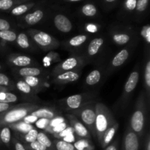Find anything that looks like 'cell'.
Here are the masks:
<instances>
[{
	"label": "cell",
	"mask_w": 150,
	"mask_h": 150,
	"mask_svg": "<svg viewBox=\"0 0 150 150\" xmlns=\"http://www.w3.org/2000/svg\"><path fill=\"white\" fill-rule=\"evenodd\" d=\"M40 108L39 105L33 103H23L14 105L4 112L0 113V127L16 125L27 117L32 112Z\"/></svg>",
	"instance_id": "cell-1"
},
{
	"label": "cell",
	"mask_w": 150,
	"mask_h": 150,
	"mask_svg": "<svg viewBox=\"0 0 150 150\" xmlns=\"http://www.w3.org/2000/svg\"><path fill=\"white\" fill-rule=\"evenodd\" d=\"M147 103L145 92H142L136 100L134 110L130 120L129 127L140 139L144 134L147 118Z\"/></svg>",
	"instance_id": "cell-2"
},
{
	"label": "cell",
	"mask_w": 150,
	"mask_h": 150,
	"mask_svg": "<svg viewBox=\"0 0 150 150\" xmlns=\"http://www.w3.org/2000/svg\"><path fill=\"white\" fill-rule=\"evenodd\" d=\"M95 138L100 144L105 132L117 122V120L111 110L102 103L95 104Z\"/></svg>",
	"instance_id": "cell-3"
},
{
	"label": "cell",
	"mask_w": 150,
	"mask_h": 150,
	"mask_svg": "<svg viewBox=\"0 0 150 150\" xmlns=\"http://www.w3.org/2000/svg\"><path fill=\"white\" fill-rule=\"evenodd\" d=\"M95 104L96 103L90 100L85 103L81 108L72 113L84 125L90 135L95 138Z\"/></svg>",
	"instance_id": "cell-4"
},
{
	"label": "cell",
	"mask_w": 150,
	"mask_h": 150,
	"mask_svg": "<svg viewBox=\"0 0 150 150\" xmlns=\"http://www.w3.org/2000/svg\"><path fill=\"white\" fill-rule=\"evenodd\" d=\"M109 35L113 42L119 46L133 45L136 38L134 30L127 26H115L111 29Z\"/></svg>",
	"instance_id": "cell-5"
},
{
	"label": "cell",
	"mask_w": 150,
	"mask_h": 150,
	"mask_svg": "<svg viewBox=\"0 0 150 150\" xmlns=\"http://www.w3.org/2000/svg\"><path fill=\"white\" fill-rule=\"evenodd\" d=\"M140 79V64L137 63L135 66L133 71L130 73L128 79L126 81L125 84L124 86L122 95L120 100V107L122 109H125L126 106H127V103L129 102L132 94L134 92L136 86L139 82Z\"/></svg>",
	"instance_id": "cell-6"
},
{
	"label": "cell",
	"mask_w": 150,
	"mask_h": 150,
	"mask_svg": "<svg viewBox=\"0 0 150 150\" xmlns=\"http://www.w3.org/2000/svg\"><path fill=\"white\" fill-rule=\"evenodd\" d=\"M27 35L30 37L32 41L43 51L55 49L59 46V42L52 35L45 32L37 29H29L27 31Z\"/></svg>",
	"instance_id": "cell-7"
},
{
	"label": "cell",
	"mask_w": 150,
	"mask_h": 150,
	"mask_svg": "<svg viewBox=\"0 0 150 150\" xmlns=\"http://www.w3.org/2000/svg\"><path fill=\"white\" fill-rule=\"evenodd\" d=\"M86 64V59L83 57L73 55L61 62L54 68L52 76L68 71H80Z\"/></svg>",
	"instance_id": "cell-8"
},
{
	"label": "cell",
	"mask_w": 150,
	"mask_h": 150,
	"mask_svg": "<svg viewBox=\"0 0 150 150\" xmlns=\"http://www.w3.org/2000/svg\"><path fill=\"white\" fill-rule=\"evenodd\" d=\"M90 100H92V95L87 93H83L67 97L64 99L59 100L58 103H59L60 105L64 110L73 113L79 110L85 103Z\"/></svg>",
	"instance_id": "cell-9"
},
{
	"label": "cell",
	"mask_w": 150,
	"mask_h": 150,
	"mask_svg": "<svg viewBox=\"0 0 150 150\" xmlns=\"http://www.w3.org/2000/svg\"><path fill=\"white\" fill-rule=\"evenodd\" d=\"M135 45H130L127 47H125L122 49L120 50L115 56L112 58L111 61L110 62L109 64H108V68L106 69V75L111 74L114 73L115 70L120 68L121 66H122L128 60L129 57H130V54H131L132 51H133V47Z\"/></svg>",
	"instance_id": "cell-10"
},
{
	"label": "cell",
	"mask_w": 150,
	"mask_h": 150,
	"mask_svg": "<svg viewBox=\"0 0 150 150\" xmlns=\"http://www.w3.org/2000/svg\"><path fill=\"white\" fill-rule=\"evenodd\" d=\"M66 118L71 127L73 132L78 136L83 139L89 140L91 138V135L84 125L73 114H66Z\"/></svg>",
	"instance_id": "cell-11"
},
{
	"label": "cell",
	"mask_w": 150,
	"mask_h": 150,
	"mask_svg": "<svg viewBox=\"0 0 150 150\" xmlns=\"http://www.w3.org/2000/svg\"><path fill=\"white\" fill-rule=\"evenodd\" d=\"M139 139L137 135L130 130V127H127L122 142V150H139Z\"/></svg>",
	"instance_id": "cell-12"
},
{
	"label": "cell",
	"mask_w": 150,
	"mask_h": 150,
	"mask_svg": "<svg viewBox=\"0 0 150 150\" xmlns=\"http://www.w3.org/2000/svg\"><path fill=\"white\" fill-rule=\"evenodd\" d=\"M30 114L35 117L38 120H53L60 117L59 111L52 107H44V108L40 107L31 113Z\"/></svg>",
	"instance_id": "cell-13"
},
{
	"label": "cell",
	"mask_w": 150,
	"mask_h": 150,
	"mask_svg": "<svg viewBox=\"0 0 150 150\" xmlns=\"http://www.w3.org/2000/svg\"><path fill=\"white\" fill-rule=\"evenodd\" d=\"M7 62L10 65L16 67H34L35 62L31 57L25 55L10 54L7 57Z\"/></svg>",
	"instance_id": "cell-14"
},
{
	"label": "cell",
	"mask_w": 150,
	"mask_h": 150,
	"mask_svg": "<svg viewBox=\"0 0 150 150\" xmlns=\"http://www.w3.org/2000/svg\"><path fill=\"white\" fill-rule=\"evenodd\" d=\"M54 25L56 29L62 33H69L73 28L71 21L62 13H57L54 16Z\"/></svg>",
	"instance_id": "cell-15"
},
{
	"label": "cell",
	"mask_w": 150,
	"mask_h": 150,
	"mask_svg": "<svg viewBox=\"0 0 150 150\" xmlns=\"http://www.w3.org/2000/svg\"><path fill=\"white\" fill-rule=\"evenodd\" d=\"M80 71H68L53 76V81L57 84H67L74 83L79 79Z\"/></svg>",
	"instance_id": "cell-16"
},
{
	"label": "cell",
	"mask_w": 150,
	"mask_h": 150,
	"mask_svg": "<svg viewBox=\"0 0 150 150\" xmlns=\"http://www.w3.org/2000/svg\"><path fill=\"white\" fill-rule=\"evenodd\" d=\"M105 44V38L103 37H97L89 42L86 49V56L89 59L94 58L98 55Z\"/></svg>",
	"instance_id": "cell-17"
},
{
	"label": "cell",
	"mask_w": 150,
	"mask_h": 150,
	"mask_svg": "<svg viewBox=\"0 0 150 150\" xmlns=\"http://www.w3.org/2000/svg\"><path fill=\"white\" fill-rule=\"evenodd\" d=\"M45 16L44 10L42 9H37L34 11L28 13L23 17V21L27 26H33L41 21Z\"/></svg>",
	"instance_id": "cell-18"
},
{
	"label": "cell",
	"mask_w": 150,
	"mask_h": 150,
	"mask_svg": "<svg viewBox=\"0 0 150 150\" xmlns=\"http://www.w3.org/2000/svg\"><path fill=\"white\" fill-rule=\"evenodd\" d=\"M16 73L19 77L24 78L29 77V76H42L45 72L42 68L36 67H21V68L16 69Z\"/></svg>",
	"instance_id": "cell-19"
},
{
	"label": "cell",
	"mask_w": 150,
	"mask_h": 150,
	"mask_svg": "<svg viewBox=\"0 0 150 150\" xmlns=\"http://www.w3.org/2000/svg\"><path fill=\"white\" fill-rule=\"evenodd\" d=\"M38 2L35 1H27V2L22 3L19 5L16 6L14 8L10 10V13L14 16H23V14L27 13L30 10H32L33 7H35L37 5Z\"/></svg>",
	"instance_id": "cell-20"
},
{
	"label": "cell",
	"mask_w": 150,
	"mask_h": 150,
	"mask_svg": "<svg viewBox=\"0 0 150 150\" xmlns=\"http://www.w3.org/2000/svg\"><path fill=\"white\" fill-rule=\"evenodd\" d=\"M146 61L144 63V83L146 96L149 101L150 98V57L148 53L146 56Z\"/></svg>",
	"instance_id": "cell-21"
},
{
	"label": "cell",
	"mask_w": 150,
	"mask_h": 150,
	"mask_svg": "<svg viewBox=\"0 0 150 150\" xmlns=\"http://www.w3.org/2000/svg\"><path fill=\"white\" fill-rule=\"evenodd\" d=\"M103 77V72L99 69L91 71L85 79V84L87 86H95L100 82Z\"/></svg>",
	"instance_id": "cell-22"
},
{
	"label": "cell",
	"mask_w": 150,
	"mask_h": 150,
	"mask_svg": "<svg viewBox=\"0 0 150 150\" xmlns=\"http://www.w3.org/2000/svg\"><path fill=\"white\" fill-rule=\"evenodd\" d=\"M30 87H32L35 92L40 90L41 89L45 86V81L39 76H29V77H24L22 79Z\"/></svg>",
	"instance_id": "cell-23"
},
{
	"label": "cell",
	"mask_w": 150,
	"mask_h": 150,
	"mask_svg": "<svg viewBox=\"0 0 150 150\" xmlns=\"http://www.w3.org/2000/svg\"><path fill=\"white\" fill-rule=\"evenodd\" d=\"M89 35L87 34H81V35H76V36L73 37L70 40L67 41V46L69 48H80L84 43L87 42L89 40Z\"/></svg>",
	"instance_id": "cell-24"
},
{
	"label": "cell",
	"mask_w": 150,
	"mask_h": 150,
	"mask_svg": "<svg viewBox=\"0 0 150 150\" xmlns=\"http://www.w3.org/2000/svg\"><path fill=\"white\" fill-rule=\"evenodd\" d=\"M119 128V123L116 122L115 124L113 126H111L106 132L104 134L103 137L102 142H101L100 145L102 147L105 148L107 146L110 144L112 142V140L114 139V136H115L116 133H117V130H118Z\"/></svg>",
	"instance_id": "cell-25"
},
{
	"label": "cell",
	"mask_w": 150,
	"mask_h": 150,
	"mask_svg": "<svg viewBox=\"0 0 150 150\" xmlns=\"http://www.w3.org/2000/svg\"><path fill=\"white\" fill-rule=\"evenodd\" d=\"M32 0H0V10L8 11L16 6Z\"/></svg>",
	"instance_id": "cell-26"
},
{
	"label": "cell",
	"mask_w": 150,
	"mask_h": 150,
	"mask_svg": "<svg viewBox=\"0 0 150 150\" xmlns=\"http://www.w3.org/2000/svg\"><path fill=\"white\" fill-rule=\"evenodd\" d=\"M18 100V98L16 94L10 90H4L0 92V103L13 104Z\"/></svg>",
	"instance_id": "cell-27"
},
{
	"label": "cell",
	"mask_w": 150,
	"mask_h": 150,
	"mask_svg": "<svg viewBox=\"0 0 150 150\" xmlns=\"http://www.w3.org/2000/svg\"><path fill=\"white\" fill-rule=\"evenodd\" d=\"M15 87L21 92V93L24 94V95H29V96L34 97L36 94V92L32 89V87L29 86L24 81L19 80L16 82V83L15 84Z\"/></svg>",
	"instance_id": "cell-28"
},
{
	"label": "cell",
	"mask_w": 150,
	"mask_h": 150,
	"mask_svg": "<svg viewBox=\"0 0 150 150\" xmlns=\"http://www.w3.org/2000/svg\"><path fill=\"white\" fill-rule=\"evenodd\" d=\"M81 13L85 17L93 18L98 14V8L92 3H87L82 6L81 8Z\"/></svg>",
	"instance_id": "cell-29"
},
{
	"label": "cell",
	"mask_w": 150,
	"mask_h": 150,
	"mask_svg": "<svg viewBox=\"0 0 150 150\" xmlns=\"http://www.w3.org/2000/svg\"><path fill=\"white\" fill-rule=\"evenodd\" d=\"M11 129L9 126L0 127V142L4 144H9L11 141Z\"/></svg>",
	"instance_id": "cell-30"
},
{
	"label": "cell",
	"mask_w": 150,
	"mask_h": 150,
	"mask_svg": "<svg viewBox=\"0 0 150 150\" xmlns=\"http://www.w3.org/2000/svg\"><path fill=\"white\" fill-rule=\"evenodd\" d=\"M16 42L18 45L22 49H29L30 48V41L29 37L26 33L21 32L17 35L16 38Z\"/></svg>",
	"instance_id": "cell-31"
},
{
	"label": "cell",
	"mask_w": 150,
	"mask_h": 150,
	"mask_svg": "<svg viewBox=\"0 0 150 150\" xmlns=\"http://www.w3.org/2000/svg\"><path fill=\"white\" fill-rule=\"evenodd\" d=\"M37 141L41 144L45 146V147L48 148L49 150H53L54 148V145H53V142H51V139L48 138L46 133H43V132H38V138H37Z\"/></svg>",
	"instance_id": "cell-32"
},
{
	"label": "cell",
	"mask_w": 150,
	"mask_h": 150,
	"mask_svg": "<svg viewBox=\"0 0 150 150\" xmlns=\"http://www.w3.org/2000/svg\"><path fill=\"white\" fill-rule=\"evenodd\" d=\"M54 145L57 150H77L73 144L64 140L54 141Z\"/></svg>",
	"instance_id": "cell-33"
},
{
	"label": "cell",
	"mask_w": 150,
	"mask_h": 150,
	"mask_svg": "<svg viewBox=\"0 0 150 150\" xmlns=\"http://www.w3.org/2000/svg\"><path fill=\"white\" fill-rule=\"evenodd\" d=\"M16 38H17V34L11 29L0 31V39L2 40L13 42L16 40Z\"/></svg>",
	"instance_id": "cell-34"
},
{
	"label": "cell",
	"mask_w": 150,
	"mask_h": 150,
	"mask_svg": "<svg viewBox=\"0 0 150 150\" xmlns=\"http://www.w3.org/2000/svg\"><path fill=\"white\" fill-rule=\"evenodd\" d=\"M0 86L12 89L15 86V83L10 80V79L7 75L0 73Z\"/></svg>",
	"instance_id": "cell-35"
},
{
	"label": "cell",
	"mask_w": 150,
	"mask_h": 150,
	"mask_svg": "<svg viewBox=\"0 0 150 150\" xmlns=\"http://www.w3.org/2000/svg\"><path fill=\"white\" fill-rule=\"evenodd\" d=\"M149 0H137L136 3V13L137 15H142L145 13L149 4Z\"/></svg>",
	"instance_id": "cell-36"
},
{
	"label": "cell",
	"mask_w": 150,
	"mask_h": 150,
	"mask_svg": "<svg viewBox=\"0 0 150 150\" xmlns=\"http://www.w3.org/2000/svg\"><path fill=\"white\" fill-rule=\"evenodd\" d=\"M38 130H36V129H35L33 127V128H32L31 130H29L27 133H25L24 140L29 144L36 142L37 138H38Z\"/></svg>",
	"instance_id": "cell-37"
},
{
	"label": "cell",
	"mask_w": 150,
	"mask_h": 150,
	"mask_svg": "<svg viewBox=\"0 0 150 150\" xmlns=\"http://www.w3.org/2000/svg\"><path fill=\"white\" fill-rule=\"evenodd\" d=\"M142 35L144 38V39L146 40V43L149 45L150 42V26L149 24L143 26L142 29Z\"/></svg>",
	"instance_id": "cell-38"
},
{
	"label": "cell",
	"mask_w": 150,
	"mask_h": 150,
	"mask_svg": "<svg viewBox=\"0 0 150 150\" xmlns=\"http://www.w3.org/2000/svg\"><path fill=\"white\" fill-rule=\"evenodd\" d=\"M29 146L32 150H49L48 148L45 147V146H43V145L41 144L40 143H39L38 141L29 144Z\"/></svg>",
	"instance_id": "cell-39"
},
{
	"label": "cell",
	"mask_w": 150,
	"mask_h": 150,
	"mask_svg": "<svg viewBox=\"0 0 150 150\" xmlns=\"http://www.w3.org/2000/svg\"><path fill=\"white\" fill-rule=\"evenodd\" d=\"M11 29V24L8 21L4 18H0V31L9 30Z\"/></svg>",
	"instance_id": "cell-40"
},
{
	"label": "cell",
	"mask_w": 150,
	"mask_h": 150,
	"mask_svg": "<svg viewBox=\"0 0 150 150\" xmlns=\"http://www.w3.org/2000/svg\"><path fill=\"white\" fill-rule=\"evenodd\" d=\"M38 119H37L35 117L29 114L27 117H25V118L22 120V122H23L26 123V124H32V123L36 122L38 121Z\"/></svg>",
	"instance_id": "cell-41"
},
{
	"label": "cell",
	"mask_w": 150,
	"mask_h": 150,
	"mask_svg": "<svg viewBox=\"0 0 150 150\" xmlns=\"http://www.w3.org/2000/svg\"><path fill=\"white\" fill-rule=\"evenodd\" d=\"M14 105V104H9V103H0V113L4 112L10 109V108Z\"/></svg>",
	"instance_id": "cell-42"
},
{
	"label": "cell",
	"mask_w": 150,
	"mask_h": 150,
	"mask_svg": "<svg viewBox=\"0 0 150 150\" xmlns=\"http://www.w3.org/2000/svg\"><path fill=\"white\" fill-rule=\"evenodd\" d=\"M118 146H119V142L118 140H116L115 142H112V143L110 144L108 146H107L105 147V150H118Z\"/></svg>",
	"instance_id": "cell-43"
},
{
	"label": "cell",
	"mask_w": 150,
	"mask_h": 150,
	"mask_svg": "<svg viewBox=\"0 0 150 150\" xmlns=\"http://www.w3.org/2000/svg\"><path fill=\"white\" fill-rule=\"evenodd\" d=\"M14 146L15 149L16 150H26V147L23 146V144L22 143H21L20 142L17 140V139H14Z\"/></svg>",
	"instance_id": "cell-44"
},
{
	"label": "cell",
	"mask_w": 150,
	"mask_h": 150,
	"mask_svg": "<svg viewBox=\"0 0 150 150\" xmlns=\"http://www.w3.org/2000/svg\"><path fill=\"white\" fill-rule=\"evenodd\" d=\"M146 150H150V137H149V133H148L147 136H146Z\"/></svg>",
	"instance_id": "cell-45"
},
{
	"label": "cell",
	"mask_w": 150,
	"mask_h": 150,
	"mask_svg": "<svg viewBox=\"0 0 150 150\" xmlns=\"http://www.w3.org/2000/svg\"><path fill=\"white\" fill-rule=\"evenodd\" d=\"M103 1L106 4H114V3L116 2L117 0H103Z\"/></svg>",
	"instance_id": "cell-46"
},
{
	"label": "cell",
	"mask_w": 150,
	"mask_h": 150,
	"mask_svg": "<svg viewBox=\"0 0 150 150\" xmlns=\"http://www.w3.org/2000/svg\"><path fill=\"white\" fill-rule=\"evenodd\" d=\"M64 1H67V2H78V1H81L82 0H64Z\"/></svg>",
	"instance_id": "cell-47"
},
{
	"label": "cell",
	"mask_w": 150,
	"mask_h": 150,
	"mask_svg": "<svg viewBox=\"0 0 150 150\" xmlns=\"http://www.w3.org/2000/svg\"><path fill=\"white\" fill-rule=\"evenodd\" d=\"M26 149H27V150H32V149H31L30 147H29V146H26Z\"/></svg>",
	"instance_id": "cell-48"
},
{
	"label": "cell",
	"mask_w": 150,
	"mask_h": 150,
	"mask_svg": "<svg viewBox=\"0 0 150 150\" xmlns=\"http://www.w3.org/2000/svg\"><path fill=\"white\" fill-rule=\"evenodd\" d=\"M1 69H2V67H1V64H0V71H1Z\"/></svg>",
	"instance_id": "cell-49"
},
{
	"label": "cell",
	"mask_w": 150,
	"mask_h": 150,
	"mask_svg": "<svg viewBox=\"0 0 150 150\" xmlns=\"http://www.w3.org/2000/svg\"><path fill=\"white\" fill-rule=\"evenodd\" d=\"M1 48V45H0V48Z\"/></svg>",
	"instance_id": "cell-50"
}]
</instances>
